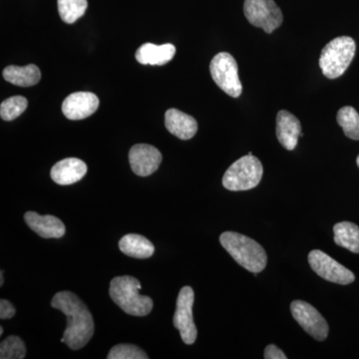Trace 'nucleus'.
<instances>
[{"instance_id": "nucleus-20", "label": "nucleus", "mask_w": 359, "mask_h": 359, "mask_svg": "<svg viewBox=\"0 0 359 359\" xmlns=\"http://www.w3.org/2000/svg\"><path fill=\"white\" fill-rule=\"evenodd\" d=\"M334 243L339 247L359 254V226L351 222H341L334 226Z\"/></svg>"}, {"instance_id": "nucleus-25", "label": "nucleus", "mask_w": 359, "mask_h": 359, "mask_svg": "<svg viewBox=\"0 0 359 359\" xmlns=\"http://www.w3.org/2000/svg\"><path fill=\"white\" fill-rule=\"evenodd\" d=\"M108 359H147L145 351L133 344H118L113 346L108 353Z\"/></svg>"}, {"instance_id": "nucleus-30", "label": "nucleus", "mask_w": 359, "mask_h": 359, "mask_svg": "<svg viewBox=\"0 0 359 359\" xmlns=\"http://www.w3.org/2000/svg\"><path fill=\"white\" fill-rule=\"evenodd\" d=\"M356 164H358V166L359 167V155L358 159H356Z\"/></svg>"}, {"instance_id": "nucleus-6", "label": "nucleus", "mask_w": 359, "mask_h": 359, "mask_svg": "<svg viewBox=\"0 0 359 359\" xmlns=\"http://www.w3.org/2000/svg\"><path fill=\"white\" fill-rule=\"evenodd\" d=\"M210 71L214 81L224 93L238 98L243 92L238 78V63L228 52H221L212 59Z\"/></svg>"}, {"instance_id": "nucleus-22", "label": "nucleus", "mask_w": 359, "mask_h": 359, "mask_svg": "<svg viewBox=\"0 0 359 359\" xmlns=\"http://www.w3.org/2000/svg\"><path fill=\"white\" fill-rule=\"evenodd\" d=\"M58 13L61 20L72 25L86 13L87 0H57Z\"/></svg>"}, {"instance_id": "nucleus-10", "label": "nucleus", "mask_w": 359, "mask_h": 359, "mask_svg": "<svg viewBox=\"0 0 359 359\" xmlns=\"http://www.w3.org/2000/svg\"><path fill=\"white\" fill-rule=\"evenodd\" d=\"M290 311L306 334L318 341L327 339L330 332L327 320L311 304L304 301H294L290 304Z\"/></svg>"}, {"instance_id": "nucleus-28", "label": "nucleus", "mask_w": 359, "mask_h": 359, "mask_svg": "<svg viewBox=\"0 0 359 359\" xmlns=\"http://www.w3.org/2000/svg\"><path fill=\"white\" fill-rule=\"evenodd\" d=\"M0 285H1L2 287V285H4V271H1V276H0Z\"/></svg>"}, {"instance_id": "nucleus-27", "label": "nucleus", "mask_w": 359, "mask_h": 359, "mask_svg": "<svg viewBox=\"0 0 359 359\" xmlns=\"http://www.w3.org/2000/svg\"><path fill=\"white\" fill-rule=\"evenodd\" d=\"M264 358L266 359H287V356L283 353L278 346L269 344L264 349Z\"/></svg>"}, {"instance_id": "nucleus-3", "label": "nucleus", "mask_w": 359, "mask_h": 359, "mask_svg": "<svg viewBox=\"0 0 359 359\" xmlns=\"http://www.w3.org/2000/svg\"><path fill=\"white\" fill-rule=\"evenodd\" d=\"M140 282L130 276H117L111 280L109 294L112 301L125 313L133 316H145L153 309L151 297L141 295Z\"/></svg>"}, {"instance_id": "nucleus-4", "label": "nucleus", "mask_w": 359, "mask_h": 359, "mask_svg": "<svg viewBox=\"0 0 359 359\" xmlns=\"http://www.w3.org/2000/svg\"><path fill=\"white\" fill-rule=\"evenodd\" d=\"M355 51L356 44L351 37H337L328 42L323 47L320 58L323 75L328 79H337L344 75L353 62Z\"/></svg>"}, {"instance_id": "nucleus-26", "label": "nucleus", "mask_w": 359, "mask_h": 359, "mask_svg": "<svg viewBox=\"0 0 359 359\" xmlns=\"http://www.w3.org/2000/svg\"><path fill=\"white\" fill-rule=\"evenodd\" d=\"M14 314H15V309L13 304L6 299H1L0 301V318L8 320V318H13Z\"/></svg>"}, {"instance_id": "nucleus-11", "label": "nucleus", "mask_w": 359, "mask_h": 359, "mask_svg": "<svg viewBox=\"0 0 359 359\" xmlns=\"http://www.w3.org/2000/svg\"><path fill=\"white\" fill-rule=\"evenodd\" d=\"M129 161L135 174L147 177L157 171L162 162V154L157 148L148 144H137L130 150Z\"/></svg>"}, {"instance_id": "nucleus-14", "label": "nucleus", "mask_w": 359, "mask_h": 359, "mask_svg": "<svg viewBox=\"0 0 359 359\" xmlns=\"http://www.w3.org/2000/svg\"><path fill=\"white\" fill-rule=\"evenodd\" d=\"M87 166L83 161L77 158H67L59 161L51 169V178L61 186L72 185L84 178Z\"/></svg>"}, {"instance_id": "nucleus-13", "label": "nucleus", "mask_w": 359, "mask_h": 359, "mask_svg": "<svg viewBox=\"0 0 359 359\" xmlns=\"http://www.w3.org/2000/svg\"><path fill=\"white\" fill-rule=\"evenodd\" d=\"M276 133L283 148L294 150L302 134L301 122L289 111H280L276 115Z\"/></svg>"}, {"instance_id": "nucleus-17", "label": "nucleus", "mask_w": 359, "mask_h": 359, "mask_svg": "<svg viewBox=\"0 0 359 359\" xmlns=\"http://www.w3.org/2000/svg\"><path fill=\"white\" fill-rule=\"evenodd\" d=\"M175 53L176 47L173 44L146 43L137 50L136 59L143 65H165L173 59Z\"/></svg>"}, {"instance_id": "nucleus-29", "label": "nucleus", "mask_w": 359, "mask_h": 359, "mask_svg": "<svg viewBox=\"0 0 359 359\" xmlns=\"http://www.w3.org/2000/svg\"><path fill=\"white\" fill-rule=\"evenodd\" d=\"M4 334V327H0V335H2Z\"/></svg>"}, {"instance_id": "nucleus-18", "label": "nucleus", "mask_w": 359, "mask_h": 359, "mask_svg": "<svg viewBox=\"0 0 359 359\" xmlns=\"http://www.w3.org/2000/svg\"><path fill=\"white\" fill-rule=\"evenodd\" d=\"M119 249L126 256L134 259H148L153 256L155 247L148 238L136 233H128L120 240Z\"/></svg>"}, {"instance_id": "nucleus-7", "label": "nucleus", "mask_w": 359, "mask_h": 359, "mask_svg": "<svg viewBox=\"0 0 359 359\" xmlns=\"http://www.w3.org/2000/svg\"><path fill=\"white\" fill-rule=\"evenodd\" d=\"M244 13L252 26L271 34L282 25L283 15L273 0H245Z\"/></svg>"}, {"instance_id": "nucleus-1", "label": "nucleus", "mask_w": 359, "mask_h": 359, "mask_svg": "<svg viewBox=\"0 0 359 359\" xmlns=\"http://www.w3.org/2000/svg\"><path fill=\"white\" fill-rule=\"evenodd\" d=\"M51 306L65 313L67 318V327L61 342L73 351L86 346L93 337L94 323L84 302L71 292H60L54 295Z\"/></svg>"}, {"instance_id": "nucleus-16", "label": "nucleus", "mask_w": 359, "mask_h": 359, "mask_svg": "<svg viewBox=\"0 0 359 359\" xmlns=\"http://www.w3.org/2000/svg\"><path fill=\"white\" fill-rule=\"evenodd\" d=\"M165 125L170 133L181 140H190L198 131V123L192 116L177 109H169L165 114Z\"/></svg>"}, {"instance_id": "nucleus-9", "label": "nucleus", "mask_w": 359, "mask_h": 359, "mask_svg": "<svg viewBox=\"0 0 359 359\" xmlns=\"http://www.w3.org/2000/svg\"><path fill=\"white\" fill-rule=\"evenodd\" d=\"M309 263L314 273L327 282L346 285L355 280L353 271L320 250H313L309 252Z\"/></svg>"}, {"instance_id": "nucleus-15", "label": "nucleus", "mask_w": 359, "mask_h": 359, "mask_svg": "<svg viewBox=\"0 0 359 359\" xmlns=\"http://www.w3.org/2000/svg\"><path fill=\"white\" fill-rule=\"evenodd\" d=\"M25 219L27 226L41 238H59L65 236V224L51 215L40 216L37 212H27L25 215Z\"/></svg>"}, {"instance_id": "nucleus-12", "label": "nucleus", "mask_w": 359, "mask_h": 359, "mask_svg": "<svg viewBox=\"0 0 359 359\" xmlns=\"http://www.w3.org/2000/svg\"><path fill=\"white\" fill-rule=\"evenodd\" d=\"M99 107L98 97L91 92H76L66 97L62 112L69 120H82L96 112Z\"/></svg>"}, {"instance_id": "nucleus-5", "label": "nucleus", "mask_w": 359, "mask_h": 359, "mask_svg": "<svg viewBox=\"0 0 359 359\" xmlns=\"http://www.w3.org/2000/svg\"><path fill=\"white\" fill-rule=\"evenodd\" d=\"M264 168L255 156H244L236 161L226 170L223 177V186L226 190L238 192L256 188L263 178Z\"/></svg>"}, {"instance_id": "nucleus-19", "label": "nucleus", "mask_w": 359, "mask_h": 359, "mask_svg": "<svg viewBox=\"0 0 359 359\" xmlns=\"http://www.w3.org/2000/svg\"><path fill=\"white\" fill-rule=\"evenodd\" d=\"M4 77L7 82L21 87H29L39 83L41 72L36 65L27 66L11 65L4 70Z\"/></svg>"}, {"instance_id": "nucleus-23", "label": "nucleus", "mask_w": 359, "mask_h": 359, "mask_svg": "<svg viewBox=\"0 0 359 359\" xmlns=\"http://www.w3.org/2000/svg\"><path fill=\"white\" fill-rule=\"evenodd\" d=\"M28 106L27 99L22 96H13L6 99L0 106V116L4 121H13L20 117Z\"/></svg>"}, {"instance_id": "nucleus-21", "label": "nucleus", "mask_w": 359, "mask_h": 359, "mask_svg": "<svg viewBox=\"0 0 359 359\" xmlns=\"http://www.w3.org/2000/svg\"><path fill=\"white\" fill-rule=\"evenodd\" d=\"M337 123L347 138L351 140H359V114L358 111L351 106H346L337 112Z\"/></svg>"}, {"instance_id": "nucleus-2", "label": "nucleus", "mask_w": 359, "mask_h": 359, "mask_svg": "<svg viewBox=\"0 0 359 359\" xmlns=\"http://www.w3.org/2000/svg\"><path fill=\"white\" fill-rule=\"evenodd\" d=\"M219 243L241 266L250 273H261L268 264L266 250L247 236L235 231H224L219 236Z\"/></svg>"}, {"instance_id": "nucleus-24", "label": "nucleus", "mask_w": 359, "mask_h": 359, "mask_svg": "<svg viewBox=\"0 0 359 359\" xmlns=\"http://www.w3.org/2000/svg\"><path fill=\"white\" fill-rule=\"evenodd\" d=\"M26 355L25 342L20 337H8L0 344V358L1 359H22Z\"/></svg>"}, {"instance_id": "nucleus-8", "label": "nucleus", "mask_w": 359, "mask_h": 359, "mask_svg": "<svg viewBox=\"0 0 359 359\" xmlns=\"http://www.w3.org/2000/svg\"><path fill=\"white\" fill-rule=\"evenodd\" d=\"M195 294L191 287H184L180 290L175 311L174 327L179 330L182 339L186 344H193L197 339L198 330L193 318V304Z\"/></svg>"}]
</instances>
